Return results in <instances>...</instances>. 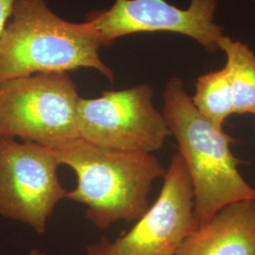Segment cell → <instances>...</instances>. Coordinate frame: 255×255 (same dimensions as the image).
Masks as SVG:
<instances>
[{"label":"cell","mask_w":255,"mask_h":255,"mask_svg":"<svg viewBox=\"0 0 255 255\" xmlns=\"http://www.w3.org/2000/svg\"><path fill=\"white\" fill-rule=\"evenodd\" d=\"M48 147L59 164L77 175V187L66 198L86 205L87 219L102 230L140 219L149 208L153 182L166 171L152 153L104 147L82 138Z\"/></svg>","instance_id":"1"},{"label":"cell","mask_w":255,"mask_h":255,"mask_svg":"<svg viewBox=\"0 0 255 255\" xmlns=\"http://www.w3.org/2000/svg\"><path fill=\"white\" fill-rule=\"evenodd\" d=\"M163 97V116L191 179L199 225L230 203L255 201V187L237 168L240 161L231 149L233 139L198 112L182 80L170 79Z\"/></svg>","instance_id":"2"},{"label":"cell","mask_w":255,"mask_h":255,"mask_svg":"<svg viewBox=\"0 0 255 255\" xmlns=\"http://www.w3.org/2000/svg\"><path fill=\"white\" fill-rule=\"evenodd\" d=\"M101 41L91 25L60 18L45 0H15L0 37V83L37 73L96 69L114 82L101 61Z\"/></svg>","instance_id":"3"},{"label":"cell","mask_w":255,"mask_h":255,"mask_svg":"<svg viewBox=\"0 0 255 255\" xmlns=\"http://www.w3.org/2000/svg\"><path fill=\"white\" fill-rule=\"evenodd\" d=\"M81 97L66 72L37 73L0 83V135L53 146L80 138Z\"/></svg>","instance_id":"4"},{"label":"cell","mask_w":255,"mask_h":255,"mask_svg":"<svg viewBox=\"0 0 255 255\" xmlns=\"http://www.w3.org/2000/svg\"><path fill=\"white\" fill-rule=\"evenodd\" d=\"M153 88L143 83L100 98L80 99L79 137L98 146L153 153L170 135L162 113L155 108Z\"/></svg>","instance_id":"5"},{"label":"cell","mask_w":255,"mask_h":255,"mask_svg":"<svg viewBox=\"0 0 255 255\" xmlns=\"http://www.w3.org/2000/svg\"><path fill=\"white\" fill-rule=\"evenodd\" d=\"M59 165L50 147L0 135V216L44 234L47 219L67 195Z\"/></svg>","instance_id":"6"},{"label":"cell","mask_w":255,"mask_h":255,"mask_svg":"<svg viewBox=\"0 0 255 255\" xmlns=\"http://www.w3.org/2000/svg\"><path fill=\"white\" fill-rule=\"evenodd\" d=\"M200 227L194 215L191 179L182 156L173 155L154 203L125 235L86 247V255H176Z\"/></svg>","instance_id":"7"},{"label":"cell","mask_w":255,"mask_h":255,"mask_svg":"<svg viewBox=\"0 0 255 255\" xmlns=\"http://www.w3.org/2000/svg\"><path fill=\"white\" fill-rule=\"evenodd\" d=\"M218 0H191L182 9L165 0H116L109 9L93 11L87 22L101 46L137 32L166 31L190 37L208 52L219 49L223 28L215 23Z\"/></svg>","instance_id":"8"},{"label":"cell","mask_w":255,"mask_h":255,"mask_svg":"<svg viewBox=\"0 0 255 255\" xmlns=\"http://www.w3.org/2000/svg\"><path fill=\"white\" fill-rule=\"evenodd\" d=\"M176 255H255V201L230 203L187 237Z\"/></svg>","instance_id":"9"},{"label":"cell","mask_w":255,"mask_h":255,"mask_svg":"<svg viewBox=\"0 0 255 255\" xmlns=\"http://www.w3.org/2000/svg\"><path fill=\"white\" fill-rule=\"evenodd\" d=\"M226 55L224 69L232 86L235 114L255 116V54L246 44L223 35L218 43Z\"/></svg>","instance_id":"10"},{"label":"cell","mask_w":255,"mask_h":255,"mask_svg":"<svg viewBox=\"0 0 255 255\" xmlns=\"http://www.w3.org/2000/svg\"><path fill=\"white\" fill-rule=\"evenodd\" d=\"M191 100L204 119L223 128L226 119L235 115L234 94L224 67L199 77Z\"/></svg>","instance_id":"11"},{"label":"cell","mask_w":255,"mask_h":255,"mask_svg":"<svg viewBox=\"0 0 255 255\" xmlns=\"http://www.w3.org/2000/svg\"><path fill=\"white\" fill-rule=\"evenodd\" d=\"M15 0H0V37L7 26Z\"/></svg>","instance_id":"12"},{"label":"cell","mask_w":255,"mask_h":255,"mask_svg":"<svg viewBox=\"0 0 255 255\" xmlns=\"http://www.w3.org/2000/svg\"><path fill=\"white\" fill-rule=\"evenodd\" d=\"M45 255V254H44L43 252L37 250V249H34V250H32V251L30 252V255Z\"/></svg>","instance_id":"13"},{"label":"cell","mask_w":255,"mask_h":255,"mask_svg":"<svg viewBox=\"0 0 255 255\" xmlns=\"http://www.w3.org/2000/svg\"><path fill=\"white\" fill-rule=\"evenodd\" d=\"M254 1H255V0H254Z\"/></svg>","instance_id":"14"}]
</instances>
